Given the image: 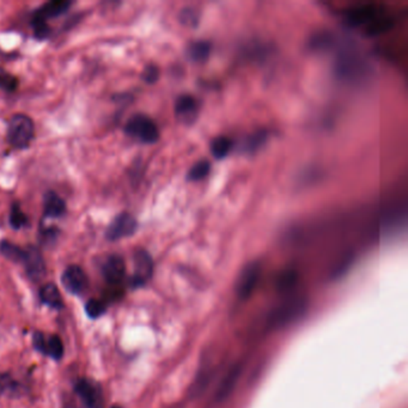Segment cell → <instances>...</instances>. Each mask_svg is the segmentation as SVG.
<instances>
[{"instance_id":"1","label":"cell","mask_w":408,"mask_h":408,"mask_svg":"<svg viewBox=\"0 0 408 408\" xmlns=\"http://www.w3.org/2000/svg\"><path fill=\"white\" fill-rule=\"evenodd\" d=\"M34 134H35L34 122L25 114H16L8 122V141L13 148H28Z\"/></svg>"},{"instance_id":"2","label":"cell","mask_w":408,"mask_h":408,"mask_svg":"<svg viewBox=\"0 0 408 408\" xmlns=\"http://www.w3.org/2000/svg\"><path fill=\"white\" fill-rule=\"evenodd\" d=\"M125 132L145 144H155L160 139V131L155 121L143 114L132 116L125 126Z\"/></svg>"},{"instance_id":"3","label":"cell","mask_w":408,"mask_h":408,"mask_svg":"<svg viewBox=\"0 0 408 408\" xmlns=\"http://www.w3.org/2000/svg\"><path fill=\"white\" fill-rule=\"evenodd\" d=\"M138 223L134 217L128 212H122L112 220L109 224L106 237L109 241H117L125 237L132 236L133 234L136 231Z\"/></svg>"},{"instance_id":"4","label":"cell","mask_w":408,"mask_h":408,"mask_svg":"<svg viewBox=\"0 0 408 408\" xmlns=\"http://www.w3.org/2000/svg\"><path fill=\"white\" fill-rule=\"evenodd\" d=\"M261 276V266L259 262H252L242 269L237 279L236 293L241 300H247L255 290Z\"/></svg>"},{"instance_id":"5","label":"cell","mask_w":408,"mask_h":408,"mask_svg":"<svg viewBox=\"0 0 408 408\" xmlns=\"http://www.w3.org/2000/svg\"><path fill=\"white\" fill-rule=\"evenodd\" d=\"M133 261H134V273L132 276V285L134 288H141L153 276V257L144 249H138L134 253Z\"/></svg>"},{"instance_id":"6","label":"cell","mask_w":408,"mask_h":408,"mask_svg":"<svg viewBox=\"0 0 408 408\" xmlns=\"http://www.w3.org/2000/svg\"><path fill=\"white\" fill-rule=\"evenodd\" d=\"M22 262L25 264V271L32 281H40L44 279L46 276V264L40 249L34 246L25 249V256Z\"/></svg>"},{"instance_id":"7","label":"cell","mask_w":408,"mask_h":408,"mask_svg":"<svg viewBox=\"0 0 408 408\" xmlns=\"http://www.w3.org/2000/svg\"><path fill=\"white\" fill-rule=\"evenodd\" d=\"M61 283L68 293L72 295H82L84 293L85 288H88V276L79 266L71 264L63 273Z\"/></svg>"},{"instance_id":"8","label":"cell","mask_w":408,"mask_h":408,"mask_svg":"<svg viewBox=\"0 0 408 408\" xmlns=\"http://www.w3.org/2000/svg\"><path fill=\"white\" fill-rule=\"evenodd\" d=\"M32 340L37 351L44 353L46 356L52 357L53 359H61L64 355V345L59 336H46L44 333L37 332L34 334Z\"/></svg>"},{"instance_id":"9","label":"cell","mask_w":408,"mask_h":408,"mask_svg":"<svg viewBox=\"0 0 408 408\" xmlns=\"http://www.w3.org/2000/svg\"><path fill=\"white\" fill-rule=\"evenodd\" d=\"M382 16V10L376 5H360L358 8H353L346 15V23L350 27H360L369 25L377 17Z\"/></svg>"},{"instance_id":"10","label":"cell","mask_w":408,"mask_h":408,"mask_svg":"<svg viewBox=\"0 0 408 408\" xmlns=\"http://www.w3.org/2000/svg\"><path fill=\"white\" fill-rule=\"evenodd\" d=\"M102 273L104 279L108 281L109 284L119 285L124 281L125 273H126V266L125 261L120 255H110L104 261L102 266Z\"/></svg>"},{"instance_id":"11","label":"cell","mask_w":408,"mask_h":408,"mask_svg":"<svg viewBox=\"0 0 408 408\" xmlns=\"http://www.w3.org/2000/svg\"><path fill=\"white\" fill-rule=\"evenodd\" d=\"M76 393L80 400L88 408H96L101 401V389L98 384L89 378H82L76 384Z\"/></svg>"},{"instance_id":"12","label":"cell","mask_w":408,"mask_h":408,"mask_svg":"<svg viewBox=\"0 0 408 408\" xmlns=\"http://www.w3.org/2000/svg\"><path fill=\"white\" fill-rule=\"evenodd\" d=\"M71 5H72L71 1H68V0H52V1H49L37 8L32 15V18L47 22L49 18L61 16L63 13L68 11Z\"/></svg>"},{"instance_id":"13","label":"cell","mask_w":408,"mask_h":408,"mask_svg":"<svg viewBox=\"0 0 408 408\" xmlns=\"http://www.w3.org/2000/svg\"><path fill=\"white\" fill-rule=\"evenodd\" d=\"M175 114L179 120L186 124H191L196 120V114H198V103L196 98L189 95H182L179 97L175 103Z\"/></svg>"},{"instance_id":"14","label":"cell","mask_w":408,"mask_h":408,"mask_svg":"<svg viewBox=\"0 0 408 408\" xmlns=\"http://www.w3.org/2000/svg\"><path fill=\"white\" fill-rule=\"evenodd\" d=\"M44 211L49 218H59L66 212V204L56 193L49 192L44 196Z\"/></svg>"},{"instance_id":"15","label":"cell","mask_w":408,"mask_h":408,"mask_svg":"<svg viewBox=\"0 0 408 408\" xmlns=\"http://www.w3.org/2000/svg\"><path fill=\"white\" fill-rule=\"evenodd\" d=\"M40 298L44 305L53 309L63 308V305H64L59 288H56V285L53 283H49L41 288Z\"/></svg>"},{"instance_id":"16","label":"cell","mask_w":408,"mask_h":408,"mask_svg":"<svg viewBox=\"0 0 408 408\" xmlns=\"http://www.w3.org/2000/svg\"><path fill=\"white\" fill-rule=\"evenodd\" d=\"M240 372L241 369L238 366H235L231 370H229L227 376L224 377V380L222 381V383H220L218 392H217V399L218 400H223L232 392V389L235 387V384H236L237 380L240 377Z\"/></svg>"},{"instance_id":"17","label":"cell","mask_w":408,"mask_h":408,"mask_svg":"<svg viewBox=\"0 0 408 408\" xmlns=\"http://www.w3.org/2000/svg\"><path fill=\"white\" fill-rule=\"evenodd\" d=\"M210 52H211V44L206 41H196L189 47V59L196 63L208 60Z\"/></svg>"},{"instance_id":"18","label":"cell","mask_w":408,"mask_h":408,"mask_svg":"<svg viewBox=\"0 0 408 408\" xmlns=\"http://www.w3.org/2000/svg\"><path fill=\"white\" fill-rule=\"evenodd\" d=\"M232 141L225 136H217L211 143V153L217 160H223L231 151Z\"/></svg>"},{"instance_id":"19","label":"cell","mask_w":408,"mask_h":408,"mask_svg":"<svg viewBox=\"0 0 408 408\" xmlns=\"http://www.w3.org/2000/svg\"><path fill=\"white\" fill-rule=\"evenodd\" d=\"M393 25H394V22L392 18L383 16L377 17L376 20H372L371 23L368 25L366 34L369 37H380L389 32L393 28Z\"/></svg>"},{"instance_id":"20","label":"cell","mask_w":408,"mask_h":408,"mask_svg":"<svg viewBox=\"0 0 408 408\" xmlns=\"http://www.w3.org/2000/svg\"><path fill=\"white\" fill-rule=\"evenodd\" d=\"M0 252L5 257H8V260L15 261V262H22L25 256V249L8 241H3L0 243Z\"/></svg>"},{"instance_id":"21","label":"cell","mask_w":408,"mask_h":408,"mask_svg":"<svg viewBox=\"0 0 408 408\" xmlns=\"http://www.w3.org/2000/svg\"><path fill=\"white\" fill-rule=\"evenodd\" d=\"M27 224H28V217L20 210V205L13 204L10 211V225L18 230V229L25 228Z\"/></svg>"},{"instance_id":"22","label":"cell","mask_w":408,"mask_h":408,"mask_svg":"<svg viewBox=\"0 0 408 408\" xmlns=\"http://www.w3.org/2000/svg\"><path fill=\"white\" fill-rule=\"evenodd\" d=\"M210 169H211V165H210L208 160L196 162V165L189 169V177H189V181L203 180V179L208 177Z\"/></svg>"},{"instance_id":"23","label":"cell","mask_w":408,"mask_h":408,"mask_svg":"<svg viewBox=\"0 0 408 408\" xmlns=\"http://www.w3.org/2000/svg\"><path fill=\"white\" fill-rule=\"evenodd\" d=\"M85 312L90 319H97L106 312V305L101 300H90L85 305Z\"/></svg>"},{"instance_id":"24","label":"cell","mask_w":408,"mask_h":408,"mask_svg":"<svg viewBox=\"0 0 408 408\" xmlns=\"http://www.w3.org/2000/svg\"><path fill=\"white\" fill-rule=\"evenodd\" d=\"M180 20L186 27H196L199 22V17L194 8H184L181 11Z\"/></svg>"},{"instance_id":"25","label":"cell","mask_w":408,"mask_h":408,"mask_svg":"<svg viewBox=\"0 0 408 408\" xmlns=\"http://www.w3.org/2000/svg\"><path fill=\"white\" fill-rule=\"evenodd\" d=\"M32 28H34V34L35 37L39 39V40H44L46 37H49V32H51V28L49 25H47V22H44V20H34L32 18Z\"/></svg>"},{"instance_id":"26","label":"cell","mask_w":408,"mask_h":408,"mask_svg":"<svg viewBox=\"0 0 408 408\" xmlns=\"http://www.w3.org/2000/svg\"><path fill=\"white\" fill-rule=\"evenodd\" d=\"M141 78L144 82H146L148 84H153L156 83L158 78H160V70L155 65H148L146 68H144V71L141 73Z\"/></svg>"},{"instance_id":"27","label":"cell","mask_w":408,"mask_h":408,"mask_svg":"<svg viewBox=\"0 0 408 408\" xmlns=\"http://www.w3.org/2000/svg\"><path fill=\"white\" fill-rule=\"evenodd\" d=\"M264 139H266L264 133H255L254 136L249 138L244 148H247V151H249V153H254L257 148H260L261 145L264 144Z\"/></svg>"},{"instance_id":"28","label":"cell","mask_w":408,"mask_h":408,"mask_svg":"<svg viewBox=\"0 0 408 408\" xmlns=\"http://www.w3.org/2000/svg\"><path fill=\"white\" fill-rule=\"evenodd\" d=\"M41 235L46 243H49V241H54L58 235V230L56 228L41 229Z\"/></svg>"},{"instance_id":"29","label":"cell","mask_w":408,"mask_h":408,"mask_svg":"<svg viewBox=\"0 0 408 408\" xmlns=\"http://www.w3.org/2000/svg\"><path fill=\"white\" fill-rule=\"evenodd\" d=\"M113 408H119V407H116V406H114V407H113Z\"/></svg>"}]
</instances>
